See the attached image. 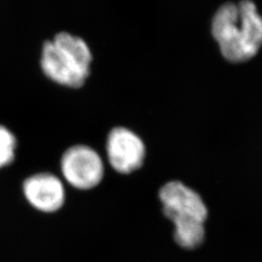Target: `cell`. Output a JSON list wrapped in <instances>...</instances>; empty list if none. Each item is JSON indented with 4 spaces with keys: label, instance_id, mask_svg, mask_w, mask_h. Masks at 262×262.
Wrapping results in <instances>:
<instances>
[{
    "label": "cell",
    "instance_id": "obj_5",
    "mask_svg": "<svg viewBox=\"0 0 262 262\" xmlns=\"http://www.w3.org/2000/svg\"><path fill=\"white\" fill-rule=\"evenodd\" d=\"M106 151L113 168L122 174H129L143 165L146 148L134 132L124 128H114L107 139Z\"/></svg>",
    "mask_w": 262,
    "mask_h": 262
},
{
    "label": "cell",
    "instance_id": "obj_3",
    "mask_svg": "<svg viewBox=\"0 0 262 262\" xmlns=\"http://www.w3.org/2000/svg\"><path fill=\"white\" fill-rule=\"evenodd\" d=\"M92 54L84 41L66 32L57 34L43 48L42 68L53 81L79 88L90 73Z\"/></svg>",
    "mask_w": 262,
    "mask_h": 262
},
{
    "label": "cell",
    "instance_id": "obj_6",
    "mask_svg": "<svg viewBox=\"0 0 262 262\" xmlns=\"http://www.w3.org/2000/svg\"><path fill=\"white\" fill-rule=\"evenodd\" d=\"M24 193L29 204L44 213H54L63 206L66 188L61 180L51 173H39L24 183Z\"/></svg>",
    "mask_w": 262,
    "mask_h": 262
},
{
    "label": "cell",
    "instance_id": "obj_4",
    "mask_svg": "<svg viewBox=\"0 0 262 262\" xmlns=\"http://www.w3.org/2000/svg\"><path fill=\"white\" fill-rule=\"evenodd\" d=\"M60 170L66 182L77 189H91L103 179L104 164L94 149L78 145L69 148L60 160Z\"/></svg>",
    "mask_w": 262,
    "mask_h": 262
},
{
    "label": "cell",
    "instance_id": "obj_2",
    "mask_svg": "<svg viewBox=\"0 0 262 262\" xmlns=\"http://www.w3.org/2000/svg\"><path fill=\"white\" fill-rule=\"evenodd\" d=\"M162 212L174 225V239L180 247L193 250L205 240L208 209L195 190L179 181L166 183L159 189Z\"/></svg>",
    "mask_w": 262,
    "mask_h": 262
},
{
    "label": "cell",
    "instance_id": "obj_1",
    "mask_svg": "<svg viewBox=\"0 0 262 262\" xmlns=\"http://www.w3.org/2000/svg\"><path fill=\"white\" fill-rule=\"evenodd\" d=\"M212 33L225 59L247 61L261 48L262 17L251 0L226 3L214 16Z\"/></svg>",
    "mask_w": 262,
    "mask_h": 262
},
{
    "label": "cell",
    "instance_id": "obj_7",
    "mask_svg": "<svg viewBox=\"0 0 262 262\" xmlns=\"http://www.w3.org/2000/svg\"><path fill=\"white\" fill-rule=\"evenodd\" d=\"M17 141L7 128L0 125V168L9 165L15 159Z\"/></svg>",
    "mask_w": 262,
    "mask_h": 262
}]
</instances>
